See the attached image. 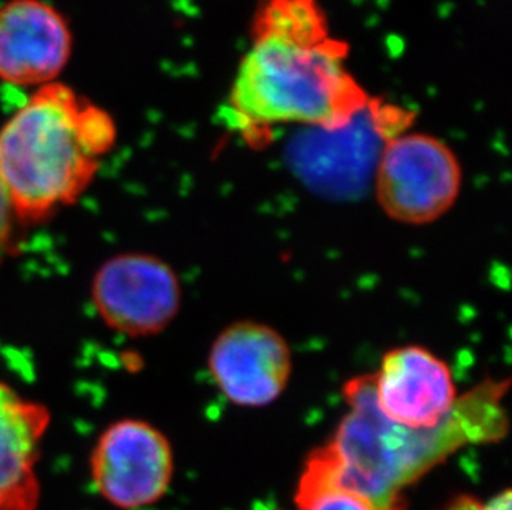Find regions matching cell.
I'll return each mask as SVG.
<instances>
[{
  "label": "cell",
  "instance_id": "5",
  "mask_svg": "<svg viewBox=\"0 0 512 510\" xmlns=\"http://www.w3.org/2000/svg\"><path fill=\"white\" fill-rule=\"evenodd\" d=\"M90 476L98 494L116 509L153 506L173 482L170 439L146 421L120 419L98 438L90 456Z\"/></svg>",
  "mask_w": 512,
  "mask_h": 510
},
{
  "label": "cell",
  "instance_id": "11",
  "mask_svg": "<svg viewBox=\"0 0 512 510\" xmlns=\"http://www.w3.org/2000/svg\"><path fill=\"white\" fill-rule=\"evenodd\" d=\"M294 501L297 510H405L403 506H377L355 492L322 482L307 481L302 477L297 484Z\"/></svg>",
  "mask_w": 512,
  "mask_h": 510
},
{
  "label": "cell",
  "instance_id": "13",
  "mask_svg": "<svg viewBox=\"0 0 512 510\" xmlns=\"http://www.w3.org/2000/svg\"><path fill=\"white\" fill-rule=\"evenodd\" d=\"M14 221H17L14 209H12L9 196L5 191L4 183L0 179V265L9 254L12 232H14Z\"/></svg>",
  "mask_w": 512,
  "mask_h": 510
},
{
  "label": "cell",
  "instance_id": "3",
  "mask_svg": "<svg viewBox=\"0 0 512 510\" xmlns=\"http://www.w3.org/2000/svg\"><path fill=\"white\" fill-rule=\"evenodd\" d=\"M102 106L65 83H47L0 128V179L15 219L40 224L82 198L116 143Z\"/></svg>",
  "mask_w": 512,
  "mask_h": 510
},
{
  "label": "cell",
  "instance_id": "1",
  "mask_svg": "<svg viewBox=\"0 0 512 510\" xmlns=\"http://www.w3.org/2000/svg\"><path fill=\"white\" fill-rule=\"evenodd\" d=\"M347 55V44L330 37L317 0H267L232 82L228 105L237 128L261 136L277 125H350L370 97Z\"/></svg>",
  "mask_w": 512,
  "mask_h": 510
},
{
  "label": "cell",
  "instance_id": "12",
  "mask_svg": "<svg viewBox=\"0 0 512 510\" xmlns=\"http://www.w3.org/2000/svg\"><path fill=\"white\" fill-rule=\"evenodd\" d=\"M511 491L499 492L489 501H479L473 496H458L451 499L441 510H511Z\"/></svg>",
  "mask_w": 512,
  "mask_h": 510
},
{
  "label": "cell",
  "instance_id": "4",
  "mask_svg": "<svg viewBox=\"0 0 512 510\" xmlns=\"http://www.w3.org/2000/svg\"><path fill=\"white\" fill-rule=\"evenodd\" d=\"M463 171L455 151L426 133L392 136L375 173V194L393 221L423 226L455 206Z\"/></svg>",
  "mask_w": 512,
  "mask_h": 510
},
{
  "label": "cell",
  "instance_id": "7",
  "mask_svg": "<svg viewBox=\"0 0 512 510\" xmlns=\"http://www.w3.org/2000/svg\"><path fill=\"white\" fill-rule=\"evenodd\" d=\"M208 366L214 383L231 403L262 408L279 400L287 388L292 353L276 328L244 320L219 333Z\"/></svg>",
  "mask_w": 512,
  "mask_h": 510
},
{
  "label": "cell",
  "instance_id": "9",
  "mask_svg": "<svg viewBox=\"0 0 512 510\" xmlns=\"http://www.w3.org/2000/svg\"><path fill=\"white\" fill-rule=\"evenodd\" d=\"M72 30L44 0H9L0 7V80L10 85H47L72 57Z\"/></svg>",
  "mask_w": 512,
  "mask_h": 510
},
{
  "label": "cell",
  "instance_id": "8",
  "mask_svg": "<svg viewBox=\"0 0 512 510\" xmlns=\"http://www.w3.org/2000/svg\"><path fill=\"white\" fill-rule=\"evenodd\" d=\"M373 393L385 418L413 431L438 428L458 401L450 366L420 345L393 348L383 357Z\"/></svg>",
  "mask_w": 512,
  "mask_h": 510
},
{
  "label": "cell",
  "instance_id": "2",
  "mask_svg": "<svg viewBox=\"0 0 512 510\" xmlns=\"http://www.w3.org/2000/svg\"><path fill=\"white\" fill-rule=\"evenodd\" d=\"M499 385H484L456 401L448 418L430 431L401 428L375 403L373 376L343 386L347 413L334 438L315 449L300 474L355 492L382 507H400L401 492L468 443L498 441L506 433Z\"/></svg>",
  "mask_w": 512,
  "mask_h": 510
},
{
  "label": "cell",
  "instance_id": "6",
  "mask_svg": "<svg viewBox=\"0 0 512 510\" xmlns=\"http://www.w3.org/2000/svg\"><path fill=\"white\" fill-rule=\"evenodd\" d=\"M92 302L107 327L128 337L158 335L181 308L178 275L150 254L115 255L92 280Z\"/></svg>",
  "mask_w": 512,
  "mask_h": 510
},
{
  "label": "cell",
  "instance_id": "10",
  "mask_svg": "<svg viewBox=\"0 0 512 510\" xmlns=\"http://www.w3.org/2000/svg\"><path fill=\"white\" fill-rule=\"evenodd\" d=\"M49 424V409L0 381V510L37 509L40 482L35 467Z\"/></svg>",
  "mask_w": 512,
  "mask_h": 510
}]
</instances>
